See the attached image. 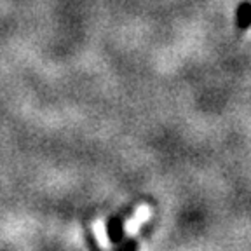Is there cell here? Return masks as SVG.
<instances>
[{"instance_id":"2","label":"cell","mask_w":251,"mask_h":251,"mask_svg":"<svg viewBox=\"0 0 251 251\" xmlns=\"http://www.w3.org/2000/svg\"><path fill=\"white\" fill-rule=\"evenodd\" d=\"M94 230H96V234H98L101 244H106V235H105V230H103V225L101 224H96V225H94Z\"/></svg>"},{"instance_id":"1","label":"cell","mask_w":251,"mask_h":251,"mask_svg":"<svg viewBox=\"0 0 251 251\" xmlns=\"http://www.w3.org/2000/svg\"><path fill=\"white\" fill-rule=\"evenodd\" d=\"M149 213L150 211H149V208H147V206H141V208L136 211V215H134L133 218H131L129 222H127V225H126L127 232H131V234H133V232H136L138 227H140V225L143 224V220L149 218Z\"/></svg>"}]
</instances>
